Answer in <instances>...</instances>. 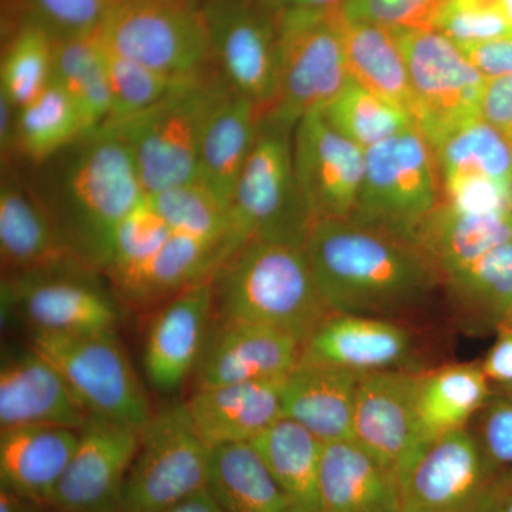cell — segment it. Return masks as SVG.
Returning a JSON list of instances; mask_svg holds the SVG:
<instances>
[{
  "mask_svg": "<svg viewBox=\"0 0 512 512\" xmlns=\"http://www.w3.org/2000/svg\"><path fill=\"white\" fill-rule=\"evenodd\" d=\"M79 443V430L57 426L0 431V488L49 504Z\"/></svg>",
  "mask_w": 512,
  "mask_h": 512,
  "instance_id": "obj_27",
  "label": "cell"
},
{
  "mask_svg": "<svg viewBox=\"0 0 512 512\" xmlns=\"http://www.w3.org/2000/svg\"><path fill=\"white\" fill-rule=\"evenodd\" d=\"M441 184L461 177H481L512 188V143L481 116L431 144Z\"/></svg>",
  "mask_w": 512,
  "mask_h": 512,
  "instance_id": "obj_36",
  "label": "cell"
},
{
  "mask_svg": "<svg viewBox=\"0 0 512 512\" xmlns=\"http://www.w3.org/2000/svg\"><path fill=\"white\" fill-rule=\"evenodd\" d=\"M302 249L332 312L404 320L443 286L416 244L353 220L313 222Z\"/></svg>",
  "mask_w": 512,
  "mask_h": 512,
  "instance_id": "obj_1",
  "label": "cell"
},
{
  "mask_svg": "<svg viewBox=\"0 0 512 512\" xmlns=\"http://www.w3.org/2000/svg\"><path fill=\"white\" fill-rule=\"evenodd\" d=\"M481 117L512 143V74L487 80L481 99Z\"/></svg>",
  "mask_w": 512,
  "mask_h": 512,
  "instance_id": "obj_48",
  "label": "cell"
},
{
  "mask_svg": "<svg viewBox=\"0 0 512 512\" xmlns=\"http://www.w3.org/2000/svg\"><path fill=\"white\" fill-rule=\"evenodd\" d=\"M501 470L470 427L419 441L396 466L400 512H485Z\"/></svg>",
  "mask_w": 512,
  "mask_h": 512,
  "instance_id": "obj_9",
  "label": "cell"
},
{
  "mask_svg": "<svg viewBox=\"0 0 512 512\" xmlns=\"http://www.w3.org/2000/svg\"><path fill=\"white\" fill-rule=\"evenodd\" d=\"M481 366L494 386L512 384V328L497 330V339L485 355Z\"/></svg>",
  "mask_w": 512,
  "mask_h": 512,
  "instance_id": "obj_49",
  "label": "cell"
},
{
  "mask_svg": "<svg viewBox=\"0 0 512 512\" xmlns=\"http://www.w3.org/2000/svg\"><path fill=\"white\" fill-rule=\"evenodd\" d=\"M212 63L262 117L278 87L281 16L264 0H200Z\"/></svg>",
  "mask_w": 512,
  "mask_h": 512,
  "instance_id": "obj_13",
  "label": "cell"
},
{
  "mask_svg": "<svg viewBox=\"0 0 512 512\" xmlns=\"http://www.w3.org/2000/svg\"><path fill=\"white\" fill-rule=\"evenodd\" d=\"M461 332H497L512 303V241L485 254L443 284Z\"/></svg>",
  "mask_w": 512,
  "mask_h": 512,
  "instance_id": "obj_31",
  "label": "cell"
},
{
  "mask_svg": "<svg viewBox=\"0 0 512 512\" xmlns=\"http://www.w3.org/2000/svg\"><path fill=\"white\" fill-rule=\"evenodd\" d=\"M340 29L350 77L413 119L409 70L392 30L379 23L345 19L342 13Z\"/></svg>",
  "mask_w": 512,
  "mask_h": 512,
  "instance_id": "obj_32",
  "label": "cell"
},
{
  "mask_svg": "<svg viewBox=\"0 0 512 512\" xmlns=\"http://www.w3.org/2000/svg\"><path fill=\"white\" fill-rule=\"evenodd\" d=\"M419 342L404 320L332 312L303 346L302 360L352 372L424 370Z\"/></svg>",
  "mask_w": 512,
  "mask_h": 512,
  "instance_id": "obj_19",
  "label": "cell"
},
{
  "mask_svg": "<svg viewBox=\"0 0 512 512\" xmlns=\"http://www.w3.org/2000/svg\"><path fill=\"white\" fill-rule=\"evenodd\" d=\"M508 241H512V208L471 211L441 200L421 225L414 244L444 284Z\"/></svg>",
  "mask_w": 512,
  "mask_h": 512,
  "instance_id": "obj_26",
  "label": "cell"
},
{
  "mask_svg": "<svg viewBox=\"0 0 512 512\" xmlns=\"http://www.w3.org/2000/svg\"><path fill=\"white\" fill-rule=\"evenodd\" d=\"M53 82L72 97L92 134L109 119L111 90L107 47L100 32L53 42Z\"/></svg>",
  "mask_w": 512,
  "mask_h": 512,
  "instance_id": "obj_35",
  "label": "cell"
},
{
  "mask_svg": "<svg viewBox=\"0 0 512 512\" xmlns=\"http://www.w3.org/2000/svg\"><path fill=\"white\" fill-rule=\"evenodd\" d=\"M165 512H227L207 487L184 498Z\"/></svg>",
  "mask_w": 512,
  "mask_h": 512,
  "instance_id": "obj_52",
  "label": "cell"
},
{
  "mask_svg": "<svg viewBox=\"0 0 512 512\" xmlns=\"http://www.w3.org/2000/svg\"><path fill=\"white\" fill-rule=\"evenodd\" d=\"M212 315L289 333L303 346L330 309L302 248L251 241L210 275Z\"/></svg>",
  "mask_w": 512,
  "mask_h": 512,
  "instance_id": "obj_3",
  "label": "cell"
},
{
  "mask_svg": "<svg viewBox=\"0 0 512 512\" xmlns=\"http://www.w3.org/2000/svg\"><path fill=\"white\" fill-rule=\"evenodd\" d=\"M119 0H3V37L22 25L35 26L56 40L99 33Z\"/></svg>",
  "mask_w": 512,
  "mask_h": 512,
  "instance_id": "obj_39",
  "label": "cell"
},
{
  "mask_svg": "<svg viewBox=\"0 0 512 512\" xmlns=\"http://www.w3.org/2000/svg\"><path fill=\"white\" fill-rule=\"evenodd\" d=\"M419 372L367 373L357 387L353 440L394 470L416 444L414 399Z\"/></svg>",
  "mask_w": 512,
  "mask_h": 512,
  "instance_id": "obj_22",
  "label": "cell"
},
{
  "mask_svg": "<svg viewBox=\"0 0 512 512\" xmlns=\"http://www.w3.org/2000/svg\"><path fill=\"white\" fill-rule=\"evenodd\" d=\"M419 26L436 30L458 47L512 33L500 0H439Z\"/></svg>",
  "mask_w": 512,
  "mask_h": 512,
  "instance_id": "obj_44",
  "label": "cell"
},
{
  "mask_svg": "<svg viewBox=\"0 0 512 512\" xmlns=\"http://www.w3.org/2000/svg\"><path fill=\"white\" fill-rule=\"evenodd\" d=\"M173 2L190 3V5L198 6V3H200V0H173Z\"/></svg>",
  "mask_w": 512,
  "mask_h": 512,
  "instance_id": "obj_56",
  "label": "cell"
},
{
  "mask_svg": "<svg viewBox=\"0 0 512 512\" xmlns=\"http://www.w3.org/2000/svg\"><path fill=\"white\" fill-rule=\"evenodd\" d=\"M470 430L495 466L512 468V384H493V392L471 421Z\"/></svg>",
  "mask_w": 512,
  "mask_h": 512,
  "instance_id": "obj_45",
  "label": "cell"
},
{
  "mask_svg": "<svg viewBox=\"0 0 512 512\" xmlns=\"http://www.w3.org/2000/svg\"><path fill=\"white\" fill-rule=\"evenodd\" d=\"M293 167L313 220H349L365 173V151L330 126L320 111L293 128Z\"/></svg>",
  "mask_w": 512,
  "mask_h": 512,
  "instance_id": "obj_15",
  "label": "cell"
},
{
  "mask_svg": "<svg viewBox=\"0 0 512 512\" xmlns=\"http://www.w3.org/2000/svg\"><path fill=\"white\" fill-rule=\"evenodd\" d=\"M84 134L80 110L55 82L19 109L18 144L23 163L43 164Z\"/></svg>",
  "mask_w": 512,
  "mask_h": 512,
  "instance_id": "obj_37",
  "label": "cell"
},
{
  "mask_svg": "<svg viewBox=\"0 0 512 512\" xmlns=\"http://www.w3.org/2000/svg\"><path fill=\"white\" fill-rule=\"evenodd\" d=\"M362 373L301 360L285 377L282 412L322 443L353 439V416Z\"/></svg>",
  "mask_w": 512,
  "mask_h": 512,
  "instance_id": "obj_24",
  "label": "cell"
},
{
  "mask_svg": "<svg viewBox=\"0 0 512 512\" xmlns=\"http://www.w3.org/2000/svg\"><path fill=\"white\" fill-rule=\"evenodd\" d=\"M232 86L212 63L180 80L150 109L113 130L126 141L147 194L197 178L205 127Z\"/></svg>",
  "mask_w": 512,
  "mask_h": 512,
  "instance_id": "obj_4",
  "label": "cell"
},
{
  "mask_svg": "<svg viewBox=\"0 0 512 512\" xmlns=\"http://www.w3.org/2000/svg\"><path fill=\"white\" fill-rule=\"evenodd\" d=\"M62 373L35 349L3 355L0 427L57 426L80 430L89 420Z\"/></svg>",
  "mask_w": 512,
  "mask_h": 512,
  "instance_id": "obj_21",
  "label": "cell"
},
{
  "mask_svg": "<svg viewBox=\"0 0 512 512\" xmlns=\"http://www.w3.org/2000/svg\"><path fill=\"white\" fill-rule=\"evenodd\" d=\"M279 16L292 12H342L346 0H264Z\"/></svg>",
  "mask_w": 512,
  "mask_h": 512,
  "instance_id": "obj_50",
  "label": "cell"
},
{
  "mask_svg": "<svg viewBox=\"0 0 512 512\" xmlns=\"http://www.w3.org/2000/svg\"><path fill=\"white\" fill-rule=\"evenodd\" d=\"M173 231L154 207L148 194L134 205L121 221L114 238L113 251L103 275L107 281L133 271L163 248Z\"/></svg>",
  "mask_w": 512,
  "mask_h": 512,
  "instance_id": "obj_43",
  "label": "cell"
},
{
  "mask_svg": "<svg viewBox=\"0 0 512 512\" xmlns=\"http://www.w3.org/2000/svg\"><path fill=\"white\" fill-rule=\"evenodd\" d=\"M29 346L59 369L90 414L140 430L153 416L146 390L116 332L33 333Z\"/></svg>",
  "mask_w": 512,
  "mask_h": 512,
  "instance_id": "obj_10",
  "label": "cell"
},
{
  "mask_svg": "<svg viewBox=\"0 0 512 512\" xmlns=\"http://www.w3.org/2000/svg\"><path fill=\"white\" fill-rule=\"evenodd\" d=\"M22 163L2 167L0 178L3 276L45 274L76 266L89 268L67 247Z\"/></svg>",
  "mask_w": 512,
  "mask_h": 512,
  "instance_id": "obj_17",
  "label": "cell"
},
{
  "mask_svg": "<svg viewBox=\"0 0 512 512\" xmlns=\"http://www.w3.org/2000/svg\"><path fill=\"white\" fill-rule=\"evenodd\" d=\"M292 128L261 119L229 207L228 255L251 241L303 248L313 225L293 167Z\"/></svg>",
  "mask_w": 512,
  "mask_h": 512,
  "instance_id": "obj_5",
  "label": "cell"
},
{
  "mask_svg": "<svg viewBox=\"0 0 512 512\" xmlns=\"http://www.w3.org/2000/svg\"><path fill=\"white\" fill-rule=\"evenodd\" d=\"M319 500L322 512H400L396 470L353 439L323 443Z\"/></svg>",
  "mask_w": 512,
  "mask_h": 512,
  "instance_id": "obj_25",
  "label": "cell"
},
{
  "mask_svg": "<svg viewBox=\"0 0 512 512\" xmlns=\"http://www.w3.org/2000/svg\"><path fill=\"white\" fill-rule=\"evenodd\" d=\"M485 512H512V468H503Z\"/></svg>",
  "mask_w": 512,
  "mask_h": 512,
  "instance_id": "obj_51",
  "label": "cell"
},
{
  "mask_svg": "<svg viewBox=\"0 0 512 512\" xmlns=\"http://www.w3.org/2000/svg\"><path fill=\"white\" fill-rule=\"evenodd\" d=\"M207 488L227 512H296L249 443L211 448Z\"/></svg>",
  "mask_w": 512,
  "mask_h": 512,
  "instance_id": "obj_33",
  "label": "cell"
},
{
  "mask_svg": "<svg viewBox=\"0 0 512 512\" xmlns=\"http://www.w3.org/2000/svg\"><path fill=\"white\" fill-rule=\"evenodd\" d=\"M493 392L478 362L420 370L417 375L416 443L467 429Z\"/></svg>",
  "mask_w": 512,
  "mask_h": 512,
  "instance_id": "obj_29",
  "label": "cell"
},
{
  "mask_svg": "<svg viewBox=\"0 0 512 512\" xmlns=\"http://www.w3.org/2000/svg\"><path fill=\"white\" fill-rule=\"evenodd\" d=\"M500 328H512V303L510 309H508L507 315H505L503 323H501Z\"/></svg>",
  "mask_w": 512,
  "mask_h": 512,
  "instance_id": "obj_55",
  "label": "cell"
},
{
  "mask_svg": "<svg viewBox=\"0 0 512 512\" xmlns=\"http://www.w3.org/2000/svg\"><path fill=\"white\" fill-rule=\"evenodd\" d=\"M99 272L76 266L23 276H3L2 316H16L33 333L116 332L119 302L100 284Z\"/></svg>",
  "mask_w": 512,
  "mask_h": 512,
  "instance_id": "obj_14",
  "label": "cell"
},
{
  "mask_svg": "<svg viewBox=\"0 0 512 512\" xmlns=\"http://www.w3.org/2000/svg\"><path fill=\"white\" fill-rule=\"evenodd\" d=\"M224 259V242L173 232L147 262L110 281L111 292L131 308H147L210 276Z\"/></svg>",
  "mask_w": 512,
  "mask_h": 512,
  "instance_id": "obj_28",
  "label": "cell"
},
{
  "mask_svg": "<svg viewBox=\"0 0 512 512\" xmlns=\"http://www.w3.org/2000/svg\"><path fill=\"white\" fill-rule=\"evenodd\" d=\"M141 430L90 414L49 504L59 512H119Z\"/></svg>",
  "mask_w": 512,
  "mask_h": 512,
  "instance_id": "obj_16",
  "label": "cell"
},
{
  "mask_svg": "<svg viewBox=\"0 0 512 512\" xmlns=\"http://www.w3.org/2000/svg\"><path fill=\"white\" fill-rule=\"evenodd\" d=\"M100 35L111 52L175 79L212 64L207 26L200 8L190 3L119 0Z\"/></svg>",
  "mask_w": 512,
  "mask_h": 512,
  "instance_id": "obj_11",
  "label": "cell"
},
{
  "mask_svg": "<svg viewBox=\"0 0 512 512\" xmlns=\"http://www.w3.org/2000/svg\"><path fill=\"white\" fill-rule=\"evenodd\" d=\"M443 200L433 151L412 126L365 151V173L349 220L416 241L421 225Z\"/></svg>",
  "mask_w": 512,
  "mask_h": 512,
  "instance_id": "obj_6",
  "label": "cell"
},
{
  "mask_svg": "<svg viewBox=\"0 0 512 512\" xmlns=\"http://www.w3.org/2000/svg\"><path fill=\"white\" fill-rule=\"evenodd\" d=\"M148 197L171 231L224 242L227 258L229 210L200 181L174 185Z\"/></svg>",
  "mask_w": 512,
  "mask_h": 512,
  "instance_id": "obj_41",
  "label": "cell"
},
{
  "mask_svg": "<svg viewBox=\"0 0 512 512\" xmlns=\"http://www.w3.org/2000/svg\"><path fill=\"white\" fill-rule=\"evenodd\" d=\"M439 0H346L342 16L393 28L419 26Z\"/></svg>",
  "mask_w": 512,
  "mask_h": 512,
  "instance_id": "obj_46",
  "label": "cell"
},
{
  "mask_svg": "<svg viewBox=\"0 0 512 512\" xmlns=\"http://www.w3.org/2000/svg\"><path fill=\"white\" fill-rule=\"evenodd\" d=\"M409 70L413 121L429 146L464 121L481 116L487 80L456 43L424 26L390 28Z\"/></svg>",
  "mask_w": 512,
  "mask_h": 512,
  "instance_id": "obj_12",
  "label": "cell"
},
{
  "mask_svg": "<svg viewBox=\"0 0 512 512\" xmlns=\"http://www.w3.org/2000/svg\"><path fill=\"white\" fill-rule=\"evenodd\" d=\"M53 82V40L35 26L22 25L3 37L0 94L18 109L28 106Z\"/></svg>",
  "mask_w": 512,
  "mask_h": 512,
  "instance_id": "obj_40",
  "label": "cell"
},
{
  "mask_svg": "<svg viewBox=\"0 0 512 512\" xmlns=\"http://www.w3.org/2000/svg\"><path fill=\"white\" fill-rule=\"evenodd\" d=\"M320 113L330 126L363 151L414 126L406 111L370 92L352 77Z\"/></svg>",
  "mask_w": 512,
  "mask_h": 512,
  "instance_id": "obj_38",
  "label": "cell"
},
{
  "mask_svg": "<svg viewBox=\"0 0 512 512\" xmlns=\"http://www.w3.org/2000/svg\"><path fill=\"white\" fill-rule=\"evenodd\" d=\"M107 67H109L111 109L109 119L100 130L119 126L124 121L133 119L137 114L150 109L157 101L163 99L175 84L183 80L167 76L144 64L117 55L111 52L109 47H107Z\"/></svg>",
  "mask_w": 512,
  "mask_h": 512,
  "instance_id": "obj_42",
  "label": "cell"
},
{
  "mask_svg": "<svg viewBox=\"0 0 512 512\" xmlns=\"http://www.w3.org/2000/svg\"><path fill=\"white\" fill-rule=\"evenodd\" d=\"M249 444L288 495L296 512H322L319 500L322 441L301 424L282 417Z\"/></svg>",
  "mask_w": 512,
  "mask_h": 512,
  "instance_id": "obj_34",
  "label": "cell"
},
{
  "mask_svg": "<svg viewBox=\"0 0 512 512\" xmlns=\"http://www.w3.org/2000/svg\"><path fill=\"white\" fill-rule=\"evenodd\" d=\"M303 345L282 330L212 315L195 389L218 384L285 379L301 363Z\"/></svg>",
  "mask_w": 512,
  "mask_h": 512,
  "instance_id": "obj_18",
  "label": "cell"
},
{
  "mask_svg": "<svg viewBox=\"0 0 512 512\" xmlns=\"http://www.w3.org/2000/svg\"><path fill=\"white\" fill-rule=\"evenodd\" d=\"M261 114L235 90L212 114L198 156L197 178L228 208L258 134Z\"/></svg>",
  "mask_w": 512,
  "mask_h": 512,
  "instance_id": "obj_30",
  "label": "cell"
},
{
  "mask_svg": "<svg viewBox=\"0 0 512 512\" xmlns=\"http://www.w3.org/2000/svg\"><path fill=\"white\" fill-rule=\"evenodd\" d=\"M50 504L36 503L0 488V512H52Z\"/></svg>",
  "mask_w": 512,
  "mask_h": 512,
  "instance_id": "obj_53",
  "label": "cell"
},
{
  "mask_svg": "<svg viewBox=\"0 0 512 512\" xmlns=\"http://www.w3.org/2000/svg\"><path fill=\"white\" fill-rule=\"evenodd\" d=\"M210 450L195 430L187 403L161 407L141 430L119 512H165L207 487Z\"/></svg>",
  "mask_w": 512,
  "mask_h": 512,
  "instance_id": "obj_8",
  "label": "cell"
},
{
  "mask_svg": "<svg viewBox=\"0 0 512 512\" xmlns=\"http://www.w3.org/2000/svg\"><path fill=\"white\" fill-rule=\"evenodd\" d=\"M458 49L483 74L485 80L512 74V33Z\"/></svg>",
  "mask_w": 512,
  "mask_h": 512,
  "instance_id": "obj_47",
  "label": "cell"
},
{
  "mask_svg": "<svg viewBox=\"0 0 512 512\" xmlns=\"http://www.w3.org/2000/svg\"><path fill=\"white\" fill-rule=\"evenodd\" d=\"M285 379L198 387L187 400L195 430L208 447L249 443L284 417Z\"/></svg>",
  "mask_w": 512,
  "mask_h": 512,
  "instance_id": "obj_23",
  "label": "cell"
},
{
  "mask_svg": "<svg viewBox=\"0 0 512 512\" xmlns=\"http://www.w3.org/2000/svg\"><path fill=\"white\" fill-rule=\"evenodd\" d=\"M211 319L210 276L163 302L151 320L144 345V369L153 389L173 393L194 373Z\"/></svg>",
  "mask_w": 512,
  "mask_h": 512,
  "instance_id": "obj_20",
  "label": "cell"
},
{
  "mask_svg": "<svg viewBox=\"0 0 512 512\" xmlns=\"http://www.w3.org/2000/svg\"><path fill=\"white\" fill-rule=\"evenodd\" d=\"M350 80L340 12H292L281 16L278 87L262 119L295 128L322 111Z\"/></svg>",
  "mask_w": 512,
  "mask_h": 512,
  "instance_id": "obj_7",
  "label": "cell"
},
{
  "mask_svg": "<svg viewBox=\"0 0 512 512\" xmlns=\"http://www.w3.org/2000/svg\"><path fill=\"white\" fill-rule=\"evenodd\" d=\"M32 167L30 178L67 247L103 275L121 221L147 194L126 141L97 130Z\"/></svg>",
  "mask_w": 512,
  "mask_h": 512,
  "instance_id": "obj_2",
  "label": "cell"
},
{
  "mask_svg": "<svg viewBox=\"0 0 512 512\" xmlns=\"http://www.w3.org/2000/svg\"><path fill=\"white\" fill-rule=\"evenodd\" d=\"M501 8L504 10L505 18L508 19L510 25L512 26V0H500Z\"/></svg>",
  "mask_w": 512,
  "mask_h": 512,
  "instance_id": "obj_54",
  "label": "cell"
}]
</instances>
